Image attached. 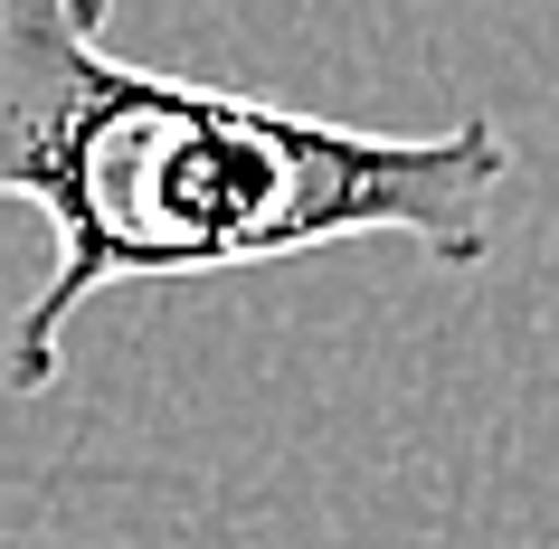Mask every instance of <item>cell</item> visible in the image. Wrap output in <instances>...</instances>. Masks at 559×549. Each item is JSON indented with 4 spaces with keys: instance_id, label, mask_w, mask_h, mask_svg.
I'll list each match as a JSON object with an SVG mask.
<instances>
[{
    "instance_id": "cell-1",
    "label": "cell",
    "mask_w": 559,
    "mask_h": 549,
    "mask_svg": "<svg viewBox=\"0 0 559 549\" xmlns=\"http://www.w3.org/2000/svg\"><path fill=\"white\" fill-rule=\"evenodd\" d=\"M115 0H0V208L48 218L58 265L10 332L0 389L48 398L67 322L105 285L228 275L342 237H408L437 265L493 256L512 133H360L275 95L152 76L105 48Z\"/></svg>"
}]
</instances>
